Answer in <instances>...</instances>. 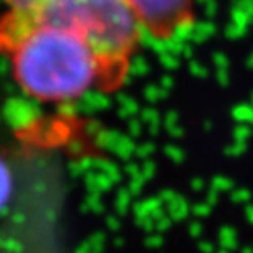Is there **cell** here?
Masks as SVG:
<instances>
[{"instance_id": "1", "label": "cell", "mask_w": 253, "mask_h": 253, "mask_svg": "<svg viewBox=\"0 0 253 253\" xmlns=\"http://www.w3.org/2000/svg\"><path fill=\"white\" fill-rule=\"evenodd\" d=\"M0 51L12 59L20 87L40 100H69L94 85L114 89L122 83L79 33L12 12L0 18Z\"/></svg>"}, {"instance_id": "2", "label": "cell", "mask_w": 253, "mask_h": 253, "mask_svg": "<svg viewBox=\"0 0 253 253\" xmlns=\"http://www.w3.org/2000/svg\"><path fill=\"white\" fill-rule=\"evenodd\" d=\"M17 15L30 22L61 25L79 33L120 81L141 27L125 0H51L38 12Z\"/></svg>"}, {"instance_id": "3", "label": "cell", "mask_w": 253, "mask_h": 253, "mask_svg": "<svg viewBox=\"0 0 253 253\" xmlns=\"http://www.w3.org/2000/svg\"><path fill=\"white\" fill-rule=\"evenodd\" d=\"M133 8L141 27L155 38H169L192 23L194 0H125Z\"/></svg>"}, {"instance_id": "4", "label": "cell", "mask_w": 253, "mask_h": 253, "mask_svg": "<svg viewBox=\"0 0 253 253\" xmlns=\"http://www.w3.org/2000/svg\"><path fill=\"white\" fill-rule=\"evenodd\" d=\"M12 191H13L12 169L7 165V161L0 156V211L5 209V206L8 204L10 197H12Z\"/></svg>"}, {"instance_id": "5", "label": "cell", "mask_w": 253, "mask_h": 253, "mask_svg": "<svg viewBox=\"0 0 253 253\" xmlns=\"http://www.w3.org/2000/svg\"><path fill=\"white\" fill-rule=\"evenodd\" d=\"M13 13H35L51 0H3Z\"/></svg>"}]
</instances>
